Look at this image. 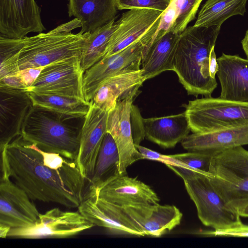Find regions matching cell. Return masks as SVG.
Returning a JSON list of instances; mask_svg holds the SVG:
<instances>
[{"instance_id": "cell-29", "label": "cell", "mask_w": 248, "mask_h": 248, "mask_svg": "<svg viewBox=\"0 0 248 248\" xmlns=\"http://www.w3.org/2000/svg\"><path fill=\"white\" fill-rule=\"evenodd\" d=\"M117 26L114 21L90 33L80 59L84 71L104 57Z\"/></svg>"}, {"instance_id": "cell-15", "label": "cell", "mask_w": 248, "mask_h": 248, "mask_svg": "<svg viewBox=\"0 0 248 248\" xmlns=\"http://www.w3.org/2000/svg\"><path fill=\"white\" fill-rule=\"evenodd\" d=\"M27 193L9 177L1 176L0 225L10 229L30 226L40 213Z\"/></svg>"}, {"instance_id": "cell-6", "label": "cell", "mask_w": 248, "mask_h": 248, "mask_svg": "<svg viewBox=\"0 0 248 248\" xmlns=\"http://www.w3.org/2000/svg\"><path fill=\"white\" fill-rule=\"evenodd\" d=\"M90 33H54L48 31L28 37L19 54V70L43 67L72 58L81 59Z\"/></svg>"}, {"instance_id": "cell-40", "label": "cell", "mask_w": 248, "mask_h": 248, "mask_svg": "<svg viewBox=\"0 0 248 248\" xmlns=\"http://www.w3.org/2000/svg\"><path fill=\"white\" fill-rule=\"evenodd\" d=\"M240 216L241 217H248V203L240 211Z\"/></svg>"}, {"instance_id": "cell-14", "label": "cell", "mask_w": 248, "mask_h": 248, "mask_svg": "<svg viewBox=\"0 0 248 248\" xmlns=\"http://www.w3.org/2000/svg\"><path fill=\"white\" fill-rule=\"evenodd\" d=\"M94 196L121 207L137 204L158 203L159 199L151 187L138 180L120 174L107 180L85 196ZM84 196V197H85Z\"/></svg>"}, {"instance_id": "cell-1", "label": "cell", "mask_w": 248, "mask_h": 248, "mask_svg": "<svg viewBox=\"0 0 248 248\" xmlns=\"http://www.w3.org/2000/svg\"><path fill=\"white\" fill-rule=\"evenodd\" d=\"M1 152V176L9 177L31 200L69 208L84 199L85 179L75 161L44 152L20 135Z\"/></svg>"}, {"instance_id": "cell-31", "label": "cell", "mask_w": 248, "mask_h": 248, "mask_svg": "<svg viewBox=\"0 0 248 248\" xmlns=\"http://www.w3.org/2000/svg\"><path fill=\"white\" fill-rule=\"evenodd\" d=\"M202 0H174L177 9V16L171 30L180 34L195 17Z\"/></svg>"}, {"instance_id": "cell-34", "label": "cell", "mask_w": 248, "mask_h": 248, "mask_svg": "<svg viewBox=\"0 0 248 248\" xmlns=\"http://www.w3.org/2000/svg\"><path fill=\"white\" fill-rule=\"evenodd\" d=\"M176 16L177 9L175 2L172 0L170 5L161 15L160 23L154 38L160 37L167 32L171 31Z\"/></svg>"}, {"instance_id": "cell-35", "label": "cell", "mask_w": 248, "mask_h": 248, "mask_svg": "<svg viewBox=\"0 0 248 248\" xmlns=\"http://www.w3.org/2000/svg\"><path fill=\"white\" fill-rule=\"evenodd\" d=\"M201 234L215 236L248 237V225L242 223L230 229L203 232Z\"/></svg>"}, {"instance_id": "cell-16", "label": "cell", "mask_w": 248, "mask_h": 248, "mask_svg": "<svg viewBox=\"0 0 248 248\" xmlns=\"http://www.w3.org/2000/svg\"><path fill=\"white\" fill-rule=\"evenodd\" d=\"M78 209L94 226L105 227L114 232L145 236L122 207L102 198L94 196H85Z\"/></svg>"}, {"instance_id": "cell-21", "label": "cell", "mask_w": 248, "mask_h": 248, "mask_svg": "<svg viewBox=\"0 0 248 248\" xmlns=\"http://www.w3.org/2000/svg\"><path fill=\"white\" fill-rule=\"evenodd\" d=\"M181 143L188 151L213 155L228 148L248 144V124L210 133L189 134Z\"/></svg>"}, {"instance_id": "cell-12", "label": "cell", "mask_w": 248, "mask_h": 248, "mask_svg": "<svg viewBox=\"0 0 248 248\" xmlns=\"http://www.w3.org/2000/svg\"><path fill=\"white\" fill-rule=\"evenodd\" d=\"M108 112L98 107L92 101L82 125L80 147L76 160L83 177L92 178L103 138L107 132Z\"/></svg>"}, {"instance_id": "cell-24", "label": "cell", "mask_w": 248, "mask_h": 248, "mask_svg": "<svg viewBox=\"0 0 248 248\" xmlns=\"http://www.w3.org/2000/svg\"><path fill=\"white\" fill-rule=\"evenodd\" d=\"M179 35L170 31L153 39L141 60L142 76L146 80L164 71H173V60Z\"/></svg>"}, {"instance_id": "cell-13", "label": "cell", "mask_w": 248, "mask_h": 248, "mask_svg": "<svg viewBox=\"0 0 248 248\" xmlns=\"http://www.w3.org/2000/svg\"><path fill=\"white\" fill-rule=\"evenodd\" d=\"M45 29L35 0H0V36L21 38Z\"/></svg>"}, {"instance_id": "cell-5", "label": "cell", "mask_w": 248, "mask_h": 248, "mask_svg": "<svg viewBox=\"0 0 248 248\" xmlns=\"http://www.w3.org/2000/svg\"><path fill=\"white\" fill-rule=\"evenodd\" d=\"M209 172L216 190L240 214L248 203V151L241 146L216 153Z\"/></svg>"}, {"instance_id": "cell-27", "label": "cell", "mask_w": 248, "mask_h": 248, "mask_svg": "<svg viewBox=\"0 0 248 248\" xmlns=\"http://www.w3.org/2000/svg\"><path fill=\"white\" fill-rule=\"evenodd\" d=\"M247 1V0H207L194 26L221 25L232 16H244Z\"/></svg>"}, {"instance_id": "cell-30", "label": "cell", "mask_w": 248, "mask_h": 248, "mask_svg": "<svg viewBox=\"0 0 248 248\" xmlns=\"http://www.w3.org/2000/svg\"><path fill=\"white\" fill-rule=\"evenodd\" d=\"M28 38L0 36V79L14 75L20 71L18 65L19 54Z\"/></svg>"}, {"instance_id": "cell-19", "label": "cell", "mask_w": 248, "mask_h": 248, "mask_svg": "<svg viewBox=\"0 0 248 248\" xmlns=\"http://www.w3.org/2000/svg\"><path fill=\"white\" fill-rule=\"evenodd\" d=\"M145 235L160 237L179 225L182 213L174 205L150 203L122 207Z\"/></svg>"}, {"instance_id": "cell-26", "label": "cell", "mask_w": 248, "mask_h": 248, "mask_svg": "<svg viewBox=\"0 0 248 248\" xmlns=\"http://www.w3.org/2000/svg\"><path fill=\"white\" fill-rule=\"evenodd\" d=\"M119 155L115 141L107 132L98 153L89 190L97 187L109 179L120 174Z\"/></svg>"}, {"instance_id": "cell-10", "label": "cell", "mask_w": 248, "mask_h": 248, "mask_svg": "<svg viewBox=\"0 0 248 248\" xmlns=\"http://www.w3.org/2000/svg\"><path fill=\"white\" fill-rule=\"evenodd\" d=\"M94 225L78 212L64 211L54 208L32 225L11 229L7 237L24 239L64 238L89 230Z\"/></svg>"}, {"instance_id": "cell-18", "label": "cell", "mask_w": 248, "mask_h": 248, "mask_svg": "<svg viewBox=\"0 0 248 248\" xmlns=\"http://www.w3.org/2000/svg\"><path fill=\"white\" fill-rule=\"evenodd\" d=\"M162 13L151 9H133L123 13L104 57L123 50L159 26Z\"/></svg>"}, {"instance_id": "cell-11", "label": "cell", "mask_w": 248, "mask_h": 248, "mask_svg": "<svg viewBox=\"0 0 248 248\" xmlns=\"http://www.w3.org/2000/svg\"><path fill=\"white\" fill-rule=\"evenodd\" d=\"M140 87L128 92L117 101L108 112L107 132L116 144L119 155V173H126L127 167L144 157L135 146L131 124L133 102Z\"/></svg>"}, {"instance_id": "cell-8", "label": "cell", "mask_w": 248, "mask_h": 248, "mask_svg": "<svg viewBox=\"0 0 248 248\" xmlns=\"http://www.w3.org/2000/svg\"><path fill=\"white\" fill-rule=\"evenodd\" d=\"M158 28H154L119 52L103 58L85 71L83 76L85 100L91 102L100 85L110 76L124 70L140 69L142 57L152 43Z\"/></svg>"}, {"instance_id": "cell-38", "label": "cell", "mask_w": 248, "mask_h": 248, "mask_svg": "<svg viewBox=\"0 0 248 248\" xmlns=\"http://www.w3.org/2000/svg\"><path fill=\"white\" fill-rule=\"evenodd\" d=\"M209 67L211 77L215 78V75L218 70V65L216 59L214 47L212 49L210 52Z\"/></svg>"}, {"instance_id": "cell-32", "label": "cell", "mask_w": 248, "mask_h": 248, "mask_svg": "<svg viewBox=\"0 0 248 248\" xmlns=\"http://www.w3.org/2000/svg\"><path fill=\"white\" fill-rule=\"evenodd\" d=\"M171 155L191 169L211 176L209 171L212 155L196 151Z\"/></svg>"}, {"instance_id": "cell-23", "label": "cell", "mask_w": 248, "mask_h": 248, "mask_svg": "<svg viewBox=\"0 0 248 248\" xmlns=\"http://www.w3.org/2000/svg\"><path fill=\"white\" fill-rule=\"evenodd\" d=\"M68 14L79 19L80 31L92 32L115 21L116 0H68Z\"/></svg>"}, {"instance_id": "cell-41", "label": "cell", "mask_w": 248, "mask_h": 248, "mask_svg": "<svg viewBox=\"0 0 248 248\" xmlns=\"http://www.w3.org/2000/svg\"></svg>"}, {"instance_id": "cell-9", "label": "cell", "mask_w": 248, "mask_h": 248, "mask_svg": "<svg viewBox=\"0 0 248 248\" xmlns=\"http://www.w3.org/2000/svg\"><path fill=\"white\" fill-rule=\"evenodd\" d=\"M84 72L80 58H72L54 62L43 67L27 91L85 100Z\"/></svg>"}, {"instance_id": "cell-33", "label": "cell", "mask_w": 248, "mask_h": 248, "mask_svg": "<svg viewBox=\"0 0 248 248\" xmlns=\"http://www.w3.org/2000/svg\"><path fill=\"white\" fill-rule=\"evenodd\" d=\"M172 0H116L118 10L151 9L164 12Z\"/></svg>"}, {"instance_id": "cell-39", "label": "cell", "mask_w": 248, "mask_h": 248, "mask_svg": "<svg viewBox=\"0 0 248 248\" xmlns=\"http://www.w3.org/2000/svg\"><path fill=\"white\" fill-rule=\"evenodd\" d=\"M243 49L248 59V30H247L245 36L241 41Z\"/></svg>"}, {"instance_id": "cell-37", "label": "cell", "mask_w": 248, "mask_h": 248, "mask_svg": "<svg viewBox=\"0 0 248 248\" xmlns=\"http://www.w3.org/2000/svg\"><path fill=\"white\" fill-rule=\"evenodd\" d=\"M81 27V21L75 18L71 21L58 26L49 31L54 33H70L72 30Z\"/></svg>"}, {"instance_id": "cell-7", "label": "cell", "mask_w": 248, "mask_h": 248, "mask_svg": "<svg viewBox=\"0 0 248 248\" xmlns=\"http://www.w3.org/2000/svg\"><path fill=\"white\" fill-rule=\"evenodd\" d=\"M185 113L193 133H206L248 124V102L207 96L189 101Z\"/></svg>"}, {"instance_id": "cell-36", "label": "cell", "mask_w": 248, "mask_h": 248, "mask_svg": "<svg viewBox=\"0 0 248 248\" xmlns=\"http://www.w3.org/2000/svg\"><path fill=\"white\" fill-rule=\"evenodd\" d=\"M43 67L27 68L18 71L17 73L26 91L34 83Z\"/></svg>"}, {"instance_id": "cell-4", "label": "cell", "mask_w": 248, "mask_h": 248, "mask_svg": "<svg viewBox=\"0 0 248 248\" xmlns=\"http://www.w3.org/2000/svg\"><path fill=\"white\" fill-rule=\"evenodd\" d=\"M167 167L183 179L186 190L196 207L198 217L204 225L214 230H222L242 223L239 213L218 194L209 176L177 167Z\"/></svg>"}, {"instance_id": "cell-17", "label": "cell", "mask_w": 248, "mask_h": 248, "mask_svg": "<svg viewBox=\"0 0 248 248\" xmlns=\"http://www.w3.org/2000/svg\"><path fill=\"white\" fill-rule=\"evenodd\" d=\"M28 92L0 86V149L21 135L24 120L32 106Z\"/></svg>"}, {"instance_id": "cell-20", "label": "cell", "mask_w": 248, "mask_h": 248, "mask_svg": "<svg viewBox=\"0 0 248 248\" xmlns=\"http://www.w3.org/2000/svg\"><path fill=\"white\" fill-rule=\"evenodd\" d=\"M217 61V74L221 85L219 97L248 102V59L222 53Z\"/></svg>"}, {"instance_id": "cell-3", "label": "cell", "mask_w": 248, "mask_h": 248, "mask_svg": "<svg viewBox=\"0 0 248 248\" xmlns=\"http://www.w3.org/2000/svg\"><path fill=\"white\" fill-rule=\"evenodd\" d=\"M83 117L32 105L24 120L20 135L44 152L58 154L76 161L83 124L75 122Z\"/></svg>"}, {"instance_id": "cell-2", "label": "cell", "mask_w": 248, "mask_h": 248, "mask_svg": "<svg viewBox=\"0 0 248 248\" xmlns=\"http://www.w3.org/2000/svg\"><path fill=\"white\" fill-rule=\"evenodd\" d=\"M221 25L190 26L180 34L173 60V71L189 95L210 96L217 87L209 72L210 52Z\"/></svg>"}, {"instance_id": "cell-28", "label": "cell", "mask_w": 248, "mask_h": 248, "mask_svg": "<svg viewBox=\"0 0 248 248\" xmlns=\"http://www.w3.org/2000/svg\"><path fill=\"white\" fill-rule=\"evenodd\" d=\"M28 93L33 105L76 117H85L91 105V101L88 102L85 100L31 92Z\"/></svg>"}, {"instance_id": "cell-25", "label": "cell", "mask_w": 248, "mask_h": 248, "mask_svg": "<svg viewBox=\"0 0 248 248\" xmlns=\"http://www.w3.org/2000/svg\"><path fill=\"white\" fill-rule=\"evenodd\" d=\"M141 70H127L117 73L104 81L96 91L92 102L101 109L109 112L118 100L145 81Z\"/></svg>"}, {"instance_id": "cell-22", "label": "cell", "mask_w": 248, "mask_h": 248, "mask_svg": "<svg viewBox=\"0 0 248 248\" xmlns=\"http://www.w3.org/2000/svg\"><path fill=\"white\" fill-rule=\"evenodd\" d=\"M142 122L145 137L164 148L174 147L190 131L185 112L159 117L142 118Z\"/></svg>"}]
</instances>
